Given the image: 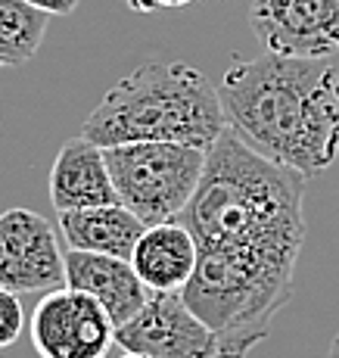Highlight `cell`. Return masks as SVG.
Listing matches in <instances>:
<instances>
[{
  "instance_id": "277c9868",
  "label": "cell",
  "mask_w": 339,
  "mask_h": 358,
  "mask_svg": "<svg viewBox=\"0 0 339 358\" xmlns=\"http://www.w3.org/2000/svg\"><path fill=\"white\" fill-rule=\"evenodd\" d=\"M106 150L119 203L143 224L175 222L196 194L205 169V150L187 143L140 141Z\"/></svg>"
},
{
  "instance_id": "5bb4252c",
  "label": "cell",
  "mask_w": 339,
  "mask_h": 358,
  "mask_svg": "<svg viewBox=\"0 0 339 358\" xmlns=\"http://www.w3.org/2000/svg\"><path fill=\"white\" fill-rule=\"evenodd\" d=\"M22 324H25V315H22L19 293H10L0 287V349H10L19 340Z\"/></svg>"
},
{
  "instance_id": "52a82bcc",
  "label": "cell",
  "mask_w": 339,
  "mask_h": 358,
  "mask_svg": "<svg viewBox=\"0 0 339 358\" xmlns=\"http://www.w3.org/2000/svg\"><path fill=\"white\" fill-rule=\"evenodd\" d=\"M115 343L124 352L150 358H218V340L196 318L181 293H150L143 308L115 327Z\"/></svg>"
},
{
  "instance_id": "4fadbf2b",
  "label": "cell",
  "mask_w": 339,
  "mask_h": 358,
  "mask_svg": "<svg viewBox=\"0 0 339 358\" xmlns=\"http://www.w3.org/2000/svg\"><path fill=\"white\" fill-rule=\"evenodd\" d=\"M50 16L29 0H0V66H22L38 53Z\"/></svg>"
},
{
  "instance_id": "ffe728a7",
  "label": "cell",
  "mask_w": 339,
  "mask_h": 358,
  "mask_svg": "<svg viewBox=\"0 0 339 358\" xmlns=\"http://www.w3.org/2000/svg\"><path fill=\"white\" fill-rule=\"evenodd\" d=\"M0 69H3V66H0Z\"/></svg>"
},
{
  "instance_id": "30bf717a",
  "label": "cell",
  "mask_w": 339,
  "mask_h": 358,
  "mask_svg": "<svg viewBox=\"0 0 339 358\" xmlns=\"http://www.w3.org/2000/svg\"><path fill=\"white\" fill-rule=\"evenodd\" d=\"M50 203L57 212L119 203L106 165V150L100 143L87 137H72L62 143L50 169Z\"/></svg>"
},
{
  "instance_id": "9a60e30c",
  "label": "cell",
  "mask_w": 339,
  "mask_h": 358,
  "mask_svg": "<svg viewBox=\"0 0 339 358\" xmlns=\"http://www.w3.org/2000/svg\"><path fill=\"white\" fill-rule=\"evenodd\" d=\"M29 3L38 6V10L47 13V16H68V13H75L78 0H29Z\"/></svg>"
},
{
  "instance_id": "5b68a950",
  "label": "cell",
  "mask_w": 339,
  "mask_h": 358,
  "mask_svg": "<svg viewBox=\"0 0 339 358\" xmlns=\"http://www.w3.org/2000/svg\"><path fill=\"white\" fill-rule=\"evenodd\" d=\"M115 343V324L94 296L53 290L31 312V346L41 358H106Z\"/></svg>"
},
{
  "instance_id": "2e32d148",
  "label": "cell",
  "mask_w": 339,
  "mask_h": 358,
  "mask_svg": "<svg viewBox=\"0 0 339 358\" xmlns=\"http://www.w3.org/2000/svg\"><path fill=\"white\" fill-rule=\"evenodd\" d=\"M124 6H128V10H134V13H156V10H162V6H159V0H122Z\"/></svg>"
},
{
  "instance_id": "8fae6325",
  "label": "cell",
  "mask_w": 339,
  "mask_h": 358,
  "mask_svg": "<svg viewBox=\"0 0 339 358\" xmlns=\"http://www.w3.org/2000/svg\"><path fill=\"white\" fill-rule=\"evenodd\" d=\"M196 240L184 222L150 224L131 252V265L150 293H181L196 271Z\"/></svg>"
},
{
  "instance_id": "ba28073f",
  "label": "cell",
  "mask_w": 339,
  "mask_h": 358,
  "mask_svg": "<svg viewBox=\"0 0 339 358\" xmlns=\"http://www.w3.org/2000/svg\"><path fill=\"white\" fill-rule=\"evenodd\" d=\"M249 25L268 53L327 57L339 50V0H252Z\"/></svg>"
},
{
  "instance_id": "d6986e66",
  "label": "cell",
  "mask_w": 339,
  "mask_h": 358,
  "mask_svg": "<svg viewBox=\"0 0 339 358\" xmlns=\"http://www.w3.org/2000/svg\"><path fill=\"white\" fill-rule=\"evenodd\" d=\"M122 358H150V355H137V352H124Z\"/></svg>"
},
{
  "instance_id": "9c48e42d",
  "label": "cell",
  "mask_w": 339,
  "mask_h": 358,
  "mask_svg": "<svg viewBox=\"0 0 339 358\" xmlns=\"http://www.w3.org/2000/svg\"><path fill=\"white\" fill-rule=\"evenodd\" d=\"M66 287L94 296L103 308H106L109 321L115 327L128 324L143 302L150 299V290L140 278H137L134 265L128 259L100 256V252H66Z\"/></svg>"
},
{
  "instance_id": "e0dca14e",
  "label": "cell",
  "mask_w": 339,
  "mask_h": 358,
  "mask_svg": "<svg viewBox=\"0 0 339 358\" xmlns=\"http://www.w3.org/2000/svg\"><path fill=\"white\" fill-rule=\"evenodd\" d=\"M193 0H159V6H168V10H178V6H187Z\"/></svg>"
},
{
  "instance_id": "ac0fdd59",
  "label": "cell",
  "mask_w": 339,
  "mask_h": 358,
  "mask_svg": "<svg viewBox=\"0 0 339 358\" xmlns=\"http://www.w3.org/2000/svg\"><path fill=\"white\" fill-rule=\"evenodd\" d=\"M330 358H339V334L333 336V343H330Z\"/></svg>"
},
{
  "instance_id": "3957f363",
  "label": "cell",
  "mask_w": 339,
  "mask_h": 358,
  "mask_svg": "<svg viewBox=\"0 0 339 358\" xmlns=\"http://www.w3.org/2000/svg\"><path fill=\"white\" fill-rule=\"evenodd\" d=\"M224 128L218 87H212L199 69L153 59L103 94L85 119L81 137L100 147L165 141L209 150Z\"/></svg>"
},
{
  "instance_id": "8992f818",
  "label": "cell",
  "mask_w": 339,
  "mask_h": 358,
  "mask_svg": "<svg viewBox=\"0 0 339 358\" xmlns=\"http://www.w3.org/2000/svg\"><path fill=\"white\" fill-rule=\"evenodd\" d=\"M66 284V256L47 218L31 209L0 212V287L10 293H53Z\"/></svg>"
},
{
  "instance_id": "6da1fadb",
  "label": "cell",
  "mask_w": 339,
  "mask_h": 358,
  "mask_svg": "<svg viewBox=\"0 0 339 358\" xmlns=\"http://www.w3.org/2000/svg\"><path fill=\"white\" fill-rule=\"evenodd\" d=\"M305 175L265 159L227 125L205 150L203 181L178 218L199 256L296 278L305 243Z\"/></svg>"
},
{
  "instance_id": "7a4b0ae2",
  "label": "cell",
  "mask_w": 339,
  "mask_h": 358,
  "mask_svg": "<svg viewBox=\"0 0 339 358\" xmlns=\"http://www.w3.org/2000/svg\"><path fill=\"white\" fill-rule=\"evenodd\" d=\"M227 125L265 159L324 175L339 156V75L324 57L233 59L218 85Z\"/></svg>"
},
{
  "instance_id": "7c38bea8",
  "label": "cell",
  "mask_w": 339,
  "mask_h": 358,
  "mask_svg": "<svg viewBox=\"0 0 339 358\" xmlns=\"http://www.w3.org/2000/svg\"><path fill=\"white\" fill-rule=\"evenodd\" d=\"M57 215H59V234L68 243V250L100 252V256H115L128 262L131 252H134V243L147 231V224L134 212L124 209L122 203L57 212Z\"/></svg>"
}]
</instances>
